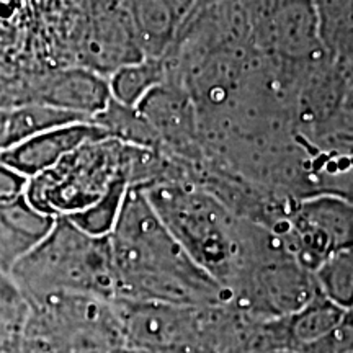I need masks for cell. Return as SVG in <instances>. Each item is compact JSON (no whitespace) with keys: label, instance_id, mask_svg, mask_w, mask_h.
I'll list each match as a JSON object with an SVG mask.
<instances>
[{"label":"cell","instance_id":"obj_1","mask_svg":"<svg viewBox=\"0 0 353 353\" xmlns=\"http://www.w3.org/2000/svg\"><path fill=\"white\" fill-rule=\"evenodd\" d=\"M108 241L117 298L183 306L228 304V291L185 252L139 187H128Z\"/></svg>","mask_w":353,"mask_h":353},{"label":"cell","instance_id":"obj_2","mask_svg":"<svg viewBox=\"0 0 353 353\" xmlns=\"http://www.w3.org/2000/svg\"><path fill=\"white\" fill-rule=\"evenodd\" d=\"M139 188L193 262L228 291L244 250L245 219L192 180H157Z\"/></svg>","mask_w":353,"mask_h":353},{"label":"cell","instance_id":"obj_3","mask_svg":"<svg viewBox=\"0 0 353 353\" xmlns=\"http://www.w3.org/2000/svg\"><path fill=\"white\" fill-rule=\"evenodd\" d=\"M126 348L144 353H219L247 341L250 322L228 304L183 306L113 299Z\"/></svg>","mask_w":353,"mask_h":353},{"label":"cell","instance_id":"obj_4","mask_svg":"<svg viewBox=\"0 0 353 353\" xmlns=\"http://www.w3.org/2000/svg\"><path fill=\"white\" fill-rule=\"evenodd\" d=\"M317 293L312 272L291 255L283 237L245 219L244 250L228 288V306L249 322H265L293 314Z\"/></svg>","mask_w":353,"mask_h":353},{"label":"cell","instance_id":"obj_5","mask_svg":"<svg viewBox=\"0 0 353 353\" xmlns=\"http://www.w3.org/2000/svg\"><path fill=\"white\" fill-rule=\"evenodd\" d=\"M10 275L26 298L50 291L117 298L108 236H90L65 216H57L48 236L12 268Z\"/></svg>","mask_w":353,"mask_h":353},{"label":"cell","instance_id":"obj_6","mask_svg":"<svg viewBox=\"0 0 353 353\" xmlns=\"http://www.w3.org/2000/svg\"><path fill=\"white\" fill-rule=\"evenodd\" d=\"M28 301L20 353H114L125 347L113 299L50 291Z\"/></svg>","mask_w":353,"mask_h":353},{"label":"cell","instance_id":"obj_7","mask_svg":"<svg viewBox=\"0 0 353 353\" xmlns=\"http://www.w3.org/2000/svg\"><path fill=\"white\" fill-rule=\"evenodd\" d=\"M130 154L131 144L118 139L87 141L51 169L28 179L25 196L56 218L77 213L99 200L118 176L128 179Z\"/></svg>","mask_w":353,"mask_h":353},{"label":"cell","instance_id":"obj_8","mask_svg":"<svg viewBox=\"0 0 353 353\" xmlns=\"http://www.w3.org/2000/svg\"><path fill=\"white\" fill-rule=\"evenodd\" d=\"M280 236L291 255L314 272L330 254L353 247V201L329 193L301 198Z\"/></svg>","mask_w":353,"mask_h":353},{"label":"cell","instance_id":"obj_9","mask_svg":"<svg viewBox=\"0 0 353 353\" xmlns=\"http://www.w3.org/2000/svg\"><path fill=\"white\" fill-rule=\"evenodd\" d=\"M103 138H108L107 132L94 121L69 123L38 132L6 149L0 152V162L20 172L26 179H32L51 169L64 156L87 141Z\"/></svg>","mask_w":353,"mask_h":353},{"label":"cell","instance_id":"obj_10","mask_svg":"<svg viewBox=\"0 0 353 353\" xmlns=\"http://www.w3.org/2000/svg\"><path fill=\"white\" fill-rule=\"evenodd\" d=\"M110 101L112 94L107 79L88 69H68L52 74L41 83L37 103L94 121Z\"/></svg>","mask_w":353,"mask_h":353},{"label":"cell","instance_id":"obj_11","mask_svg":"<svg viewBox=\"0 0 353 353\" xmlns=\"http://www.w3.org/2000/svg\"><path fill=\"white\" fill-rule=\"evenodd\" d=\"M132 37L144 57H161L196 0H125Z\"/></svg>","mask_w":353,"mask_h":353},{"label":"cell","instance_id":"obj_12","mask_svg":"<svg viewBox=\"0 0 353 353\" xmlns=\"http://www.w3.org/2000/svg\"><path fill=\"white\" fill-rule=\"evenodd\" d=\"M54 223L56 216L34 208L25 195L0 203V270L10 273L48 236Z\"/></svg>","mask_w":353,"mask_h":353},{"label":"cell","instance_id":"obj_13","mask_svg":"<svg viewBox=\"0 0 353 353\" xmlns=\"http://www.w3.org/2000/svg\"><path fill=\"white\" fill-rule=\"evenodd\" d=\"M167 65L161 57H141L114 69L108 81L112 99L125 107L136 108L154 87L164 83Z\"/></svg>","mask_w":353,"mask_h":353},{"label":"cell","instance_id":"obj_14","mask_svg":"<svg viewBox=\"0 0 353 353\" xmlns=\"http://www.w3.org/2000/svg\"><path fill=\"white\" fill-rule=\"evenodd\" d=\"M30 301L10 273L0 270V353H20Z\"/></svg>","mask_w":353,"mask_h":353},{"label":"cell","instance_id":"obj_15","mask_svg":"<svg viewBox=\"0 0 353 353\" xmlns=\"http://www.w3.org/2000/svg\"><path fill=\"white\" fill-rule=\"evenodd\" d=\"M87 121L77 114L63 112V110L50 107L44 103H25L20 107L8 110L6 128V149L28 139L30 136L51 130L69 123Z\"/></svg>","mask_w":353,"mask_h":353},{"label":"cell","instance_id":"obj_16","mask_svg":"<svg viewBox=\"0 0 353 353\" xmlns=\"http://www.w3.org/2000/svg\"><path fill=\"white\" fill-rule=\"evenodd\" d=\"M312 275L322 296L350 311L353 306V247L330 254Z\"/></svg>","mask_w":353,"mask_h":353},{"label":"cell","instance_id":"obj_17","mask_svg":"<svg viewBox=\"0 0 353 353\" xmlns=\"http://www.w3.org/2000/svg\"><path fill=\"white\" fill-rule=\"evenodd\" d=\"M128 187H130V182L126 176H118L99 200H95L82 211L65 216V218H69L79 229L90 236L107 237L113 231L118 216H120Z\"/></svg>","mask_w":353,"mask_h":353},{"label":"cell","instance_id":"obj_18","mask_svg":"<svg viewBox=\"0 0 353 353\" xmlns=\"http://www.w3.org/2000/svg\"><path fill=\"white\" fill-rule=\"evenodd\" d=\"M26 183H28V179L25 175L0 162V203L23 196Z\"/></svg>","mask_w":353,"mask_h":353},{"label":"cell","instance_id":"obj_19","mask_svg":"<svg viewBox=\"0 0 353 353\" xmlns=\"http://www.w3.org/2000/svg\"><path fill=\"white\" fill-rule=\"evenodd\" d=\"M8 110L0 108V152L6 151V128H7Z\"/></svg>","mask_w":353,"mask_h":353},{"label":"cell","instance_id":"obj_20","mask_svg":"<svg viewBox=\"0 0 353 353\" xmlns=\"http://www.w3.org/2000/svg\"><path fill=\"white\" fill-rule=\"evenodd\" d=\"M219 353H252V352L249 350V345H247L245 342H239V343H234V345L226 347Z\"/></svg>","mask_w":353,"mask_h":353}]
</instances>
